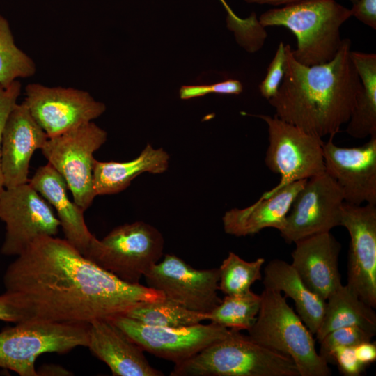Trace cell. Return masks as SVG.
<instances>
[{
	"label": "cell",
	"mask_w": 376,
	"mask_h": 376,
	"mask_svg": "<svg viewBox=\"0 0 376 376\" xmlns=\"http://www.w3.org/2000/svg\"><path fill=\"white\" fill-rule=\"evenodd\" d=\"M6 292L15 294L28 320L91 324L125 315L144 301L165 298L125 283L85 257L65 239L42 235L7 267Z\"/></svg>",
	"instance_id": "obj_1"
},
{
	"label": "cell",
	"mask_w": 376,
	"mask_h": 376,
	"mask_svg": "<svg viewBox=\"0 0 376 376\" xmlns=\"http://www.w3.org/2000/svg\"><path fill=\"white\" fill-rule=\"evenodd\" d=\"M285 72L276 95L268 100L275 116L318 138L335 136L347 124L361 89L350 58L351 41L343 39L335 57L305 65L285 45Z\"/></svg>",
	"instance_id": "obj_2"
},
{
	"label": "cell",
	"mask_w": 376,
	"mask_h": 376,
	"mask_svg": "<svg viewBox=\"0 0 376 376\" xmlns=\"http://www.w3.org/2000/svg\"><path fill=\"white\" fill-rule=\"evenodd\" d=\"M262 13L260 24L284 26L297 38L295 59L305 65L325 63L337 54L343 42L342 25L352 17L350 8L335 0H301Z\"/></svg>",
	"instance_id": "obj_3"
},
{
	"label": "cell",
	"mask_w": 376,
	"mask_h": 376,
	"mask_svg": "<svg viewBox=\"0 0 376 376\" xmlns=\"http://www.w3.org/2000/svg\"><path fill=\"white\" fill-rule=\"evenodd\" d=\"M171 376H300L289 357L230 329L224 338L175 363Z\"/></svg>",
	"instance_id": "obj_4"
},
{
	"label": "cell",
	"mask_w": 376,
	"mask_h": 376,
	"mask_svg": "<svg viewBox=\"0 0 376 376\" xmlns=\"http://www.w3.org/2000/svg\"><path fill=\"white\" fill-rule=\"evenodd\" d=\"M256 320L248 330L254 342L289 357L300 376H329L328 363L318 353L315 340L282 292L265 288Z\"/></svg>",
	"instance_id": "obj_5"
},
{
	"label": "cell",
	"mask_w": 376,
	"mask_h": 376,
	"mask_svg": "<svg viewBox=\"0 0 376 376\" xmlns=\"http://www.w3.org/2000/svg\"><path fill=\"white\" fill-rule=\"evenodd\" d=\"M164 244L155 227L135 221L113 228L101 240L94 236L84 256L120 280L136 285L159 261Z\"/></svg>",
	"instance_id": "obj_6"
},
{
	"label": "cell",
	"mask_w": 376,
	"mask_h": 376,
	"mask_svg": "<svg viewBox=\"0 0 376 376\" xmlns=\"http://www.w3.org/2000/svg\"><path fill=\"white\" fill-rule=\"evenodd\" d=\"M89 324L27 320L0 332V368L20 376H38L36 359L48 352L65 353L87 347Z\"/></svg>",
	"instance_id": "obj_7"
},
{
	"label": "cell",
	"mask_w": 376,
	"mask_h": 376,
	"mask_svg": "<svg viewBox=\"0 0 376 376\" xmlns=\"http://www.w3.org/2000/svg\"><path fill=\"white\" fill-rule=\"evenodd\" d=\"M252 116L262 119L267 125L269 145L265 162L272 173L281 177L279 184L261 197H269L294 182L325 173L322 139L275 115Z\"/></svg>",
	"instance_id": "obj_8"
},
{
	"label": "cell",
	"mask_w": 376,
	"mask_h": 376,
	"mask_svg": "<svg viewBox=\"0 0 376 376\" xmlns=\"http://www.w3.org/2000/svg\"><path fill=\"white\" fill-rule=\"evenodd\" d=\"M107 132L91 121L48 138L41 152L64 178L73 201L84 211L93 203V154L107 141Z\"/></svg>",
	"instance_id": "obj_9"
},
{
	"label": "cell",
	"mask_w": 376,
	"mask_h": 376,
	"mask_svg": "<svg viewBox=\"0 0 376 376\" xmlns=\"http://www.w3.org/2000/svg\"><path fill=\"white\" fill-rule=\"evenodd\" d=\"M0 220L6 225L1 253L19 256L39 236H54L60 221L49 203L29 184L5 188L0 195Z\"/></svg>",
	"instance_id": "obj_10"
},
{
	"label": "cell",
	"mask_w": 376,
	"mask_h": 376,
	"mask_svg": "<svg viewBox=\"0 0 376 376\" xmlns=\"http://www.w3.org/2000/svg\"><path fill=\"white\" fill-rule=\"evenodd\" d=\"M343 192L326 172L308 179L295 198L279 230L288 243L330 232L341 225Z\"/></svg>",
	"instance_id": "obj_11"
},
{
	"label": "cell",
	"mask_w": 376,
	"mask_h": 376,
	"mask_svg": "<svg viewBox=\"0 0 376 376\" xmlns=\"http://www.w3.org/2000/svg\"><path fill=\"white\" fill-rule=\"evenodd\" d=\"M23 102L49 138L93 121L106 110L88 91L39 83L26 85Z\"/></svg>",
	"instance_id": "obj_12"
},
{
	"label": "cell",
	"mask_w": 376,
	"mask_h": 376,
	"mask_svg": "<svg viewBox=\"0 0 376 376\" xmlns=\"http://www.w3.org/2000/svg\"><path fill=\"white\" fill-rule=\"evenodd\" d=\"M147 286L194 311L209 313L221 301L219 268L197 269L173 254H166L143 276Z\"/></svg>",
	"instance_id": "obj_13"
},
{
	"label": "cell",
	"mask_w": 376,
	"mask_h": 376,
	"mask_svg": "<svg viewBox=\"0 0 376 376\" xmlns=\"http://www.w3.org/2000/svg\"><path fill=\"white\" fill-rule=\"evenodd\" d=\"M134 343L157 357L178 363L226 337L230 329L211 322L182 327L150 326L125 315L111 319Z\"/></svg>",
	"instance_id": "obj_14"
},
{
	"label": "cell",
	"mask_w": 376,
	"mask_h": 376,
	"mask_svg": "<svg viewBox=\"0 0 376 376\" xmlns=\"http://www.w3.org/2000/svg\"><path fill=\"white\" fill-rule=\"evenodd\" d=\"M350 243L347 285L368 305L376 307V205L343 203L341 225Z\"/></svg>",
	"instance_id": "obj_15"
},
{
	"label": "cell",
	"mask_w": 376,
	"mask_h": 376,
	"mask_svg": "<svg viewBox=\"0 0 376 376\" xmlns=\"http://www.w3.org/2000/svg\"><path fill=\"white\" fill-rule=\"evenodd\" d=\"M329 136L323 142L325 172L340 188L344 201L376 205V134L357 147H340Z\"/></svg>",
	"instance_id": "obj_16"
},
{
	"label": "cell",
	"mask_w": 376,
	"mask_h": 376,
	"mask_svg": "<svg viewBox=\"0 0 376 376\" xmlns=\"http://www.w3.org/2000/svg\"><path fill=\"white\" fill-rule=\"evenodd\" d=\"M48 138L26 104L17 102L8 114L2 134L1 164L5 188L29 182L31 157Z\"/></svg>",
	"instance_id": "obj_17"
},
{
	"label": "cell",
	"mask_w": 376,
	"mask_h": 376,
	"mask_svg": "<svg viewBox=\"0 0 376 376\" xmlns=\"http://www.w3.org/2000/svg\"><path fill=\"white\" fill-rule=\"evenodd\" d=\"M295 244L291 265L311 291L327 300L342 284L338 269L340 242L327 232L305 237Z\"/></svg>",
	"instance_id": "obj_18"
},
{
	"label": "cell",
	"mask_w": 376,
	"mask_h": 376,
	"mask_svg": "<svg viewBox=\"0 0 376 376\" xmlns=\"http://www.w3.org/2000/svg\"><path fill=\"white\" fill-rule=\"evenodd\" d=\"M87 347L105 363L115 376H162L152 367L143 350L110 320L89 324Z\"/></svg>",
	"instance_id": "obj_19"
},
{
	"label": "cell",
	"mask_w": 376,
	"mask_h": 376,
	"mask_svg": "<svg viewBox=\"0 0 376 376\" xmlns=\"http://www.w3.org/2000/svg\"><path fill=\"white\" fill-rule=\"evenodd\" d=\"M29 182L56 210L65 239L84 255L94 235L86 224L84 211L69 198L64 178L47 163L37 169Z\"/></svg>",
	"instance_id": "obj_20"
},
{
	"label": "cell",
	"mask_w": 376,
	"mask_h": 376,
	"mask_svg": "<svg viewBox=\"0 0 376 376\" xmlns=\"http://www.w3.org/2000/svg\"><path fill=\"white\" fill-rule=\"evenodd\" d=\"M306 180L294 182L269 197H260L245 208L226 211L222 217L224 231L241 237L258 233L267 228L281 230L295 198Z\"/></svg>",
	"instance_id": "obj_21"
},
{
	"label": "cell",
	"mask_w": 376,
	"mask_h": 376,
	"mask_svg": "<svg viewBox=\"0 0 376 376\" xmlns=\"http://www.w3.org/2000/svg\"><path fill=\"white\" fill-rule=\"evenodd\" d=\"M170 157L163 148L147 144L139 155L127 162H100L95 159L93 186L95 196L115 194L125 190L132 181L143 173L165 172Z\"/></svg>",
	"instance_id": "obj_22"
},
{
	"label": "cell",
	"mask_w": 376,
	"mask_h": 376,
	"mask_svg": "<svg viewBox=\"0 0 376 376\" xmlns=\"http://www.w3.org/2000/svg\"><path fill=\"white\" fill-rule=\"evenodd\" d=\"M265 288L284 292L295 305L299 317L315 335L322 320L326 300L311 291L300 279L291 264L280 259L269 262L264 269Z\"/></svg>",
	"instance_id": "obj_23"
},
{
	"label": "cell",
	"mask_w": 376,
	"mask_h": 376,
	"mask_svg": "<svg viewBox=\"0 0 376 376\" xmlns=\"http://www.w3.org/2000/svg\"><path fill=\"white\" fill-rule=\"evenodd\" d=\"M350 58L361 83L346 133L361 139L376 134V54L350 51Z\"/></svg>",
	"instance_id": "obj_24"
},
{
	"label": "cell",
	"mask_w": 376,
	"mask_h": 376,
	"mask_svg": "<svg viewBox=\"0 0 376 376\" xmlns=\"http://www.w3.org/2000/svg\"><path fill=\"white\" fill-rule=\"evenodd\" d=\"M356 326L375 335L376 314L346 284H341L326 300L321 324L315 334L320 342L330 331L344 327Z\"/></svg>",
	"instance_id": "obj_25"
},
{
	"label": "cell",
	"mask_w": 376,
	"mask_h": 376,
	"mask_svg": "<svg viewBox=\"0 0 376 376\" xmlns=\"http://www.w3.org/2000/svg\"><path fill=\"white\" fill-rule=\"evenodd\" d=\"M125 316L147 325L166 327L191 326L209 320V313L189 310L166 297L142 302Z\"/></svg>",
	"instance_id": "obj_26"
},
{
	"label": "cell",
	"mask_w": 376,
	"mask_h": 376,
	"mask_svg": "<svg viewBox=\"0 0 376 376\" xmlns=\"http://www.w3.org/2000/svg\"><path fill=\"white\" fill-rule=\"evenodd\" d=\"M260 303V295L251 290L244 294L225 295L209 313L208 320L230 329L248 331L256 320Z\"/></svg>",
	"instance_id": "obj_27"
},
{
	"label": "cell",
	"mask_w": 376,
	"mask_h": 376,
	"mask_svg": "<svg viewBox=\"0 0 376 376\" xmlns=\"http://www.w3.org/2000/svg\"><path fill=\"white\" fill-rule=\"evenodd\" d=\"M34 61L15 43L8 19L0 14V86L6 88L36 72Z\"/></svg>",
	"instance_id": "obj_28"
},
{
	"label": "cell",
	"mask_w": 376,
	"mask_h": 376,
	"mask_svg": "<svg viewBox=\"0 0 376 376\" xmlns=\"http://www.w3.org/2000/svg\"><path fill=\"white\" fill-rule=\"evenodd\" d=\"M265 263L263 258L249 262L230 251L219 267V290L225 295L246 293L251 285L262 280L261 269Z\"/></svg>",
	"instance_id": "obj_29"
},
{
	"label": "cell",
	"mask_w": 376,
	"mask_h": 376,
	"mask_svg": "<svg viewBox=\"0 0 376 376\" xmlns=\"http://www.w3.org/2000/svg\"><path fill=\"white\" fill-rule=\"evenodd\" d=\"M374 336L359 327H340L330 331L320 341V349L318 354L329 364L331 363V354L335 349L354 347L361 343L371 341Z\"/></svg>",
	"instance_id": "obj_30"
},
{
	"label": "cell",
	"mask_w": 376,
	"mask_h": 376,
	"mask_svg": "<svg viewBox=\"0 0 376 376\" xmlns=\"http://www.w3.org/2000/svg\"><path fill=\"white\" fill-rule=\"evenodd\" d=\"M286 48L280 42L267 70L264 79L259 85L261 95L269 100L277 93L285 72Z\"/></svg>",
	"instance_id": "obj_31"
},
{
	"label": "cell",
	"mask_w": 376,
	"mask_h": 376,
	"mask_svg": "<svg viewBox=\"0 0 376 376\" xmlns=\"http://www.w3.org/2000/svg\"><path fill=\"white\" fill-rule=\"evenodd\" d=\"M242 83L237 79H227L212 84L183 86L180 89L181 99L187 100L209 93L238 95L242 92Z\"/></svg>",
	"instance_id": "obj_32"
},
{
	"label": "cell",
	"mask_w": 376,
	"mask_h": 376,
	"mask_svg": "<svg viewBox=\"0 0 376 376\" xmlns=\"http://www.w3.org/2000/svg\"><path fill=\"white\" fill-rule=\"evenodd\" d=\"M22 92V84L16 80L10 86L3 88L0 86V195L5 189L1 164L2 134L9 113L17 103Z\"/></svg>",
	"instance_id": "obj_33"
},
{
	"label": "cell",
	"mask_w": 376,
	"mask_h": 376,
	"mask_svg": "<svg viewBox=\"0 0 376 376\" xmlns=\"http://www.w3.org/2000/svg\"><path fill=\"white\" fill-rule=\"evenodd\" d=\"M331 363H335L339 370L346 376H358L365 368V366L358 361L354 347L335 349L331 354Z\"/></svg>",
	"instance_id": "obj_34"
},
{
	"label": "cell",
	"mask_w": 376,
	"mask_h": 376,
	"mask_svg": "<svg viewBox=\"0 0 376 376\" xmlns=\"http://www.w3.org/2000/svg\"><path fill=\"white\" fill-rule=\"evenodd\" d=\"M0 320L19 323L28 320V317L17 296L5 292L0 295Z\"/></svg>",
	"instance_id": "obj_35"
},
{
	"label": "cell",
	"mask_w": 376,
	"mask_h": 376,
	"mask_svg": "<svg viewBox=\"0 0 376 376\" xmlns=\"http://www.w3.org/2000/svg\"><path fill=\"white\" fill-rule=\"evenodd\" d=\"M350 9L352 16L376 29V0H357Z\"/></svg>",
	"instance_id": "obj_36"
},
{
	"label": "cell",
	"mask_w": 376,
	"mask_h": 376,
	"mask_svg": "<svg viewBox=\"0 0 376 376\" xmlns=\"http://www.w3.org/2000/svg\"><path fill=\"white\" fill-rule=\"evenodd\" d=\"M354 350L358 361L365 366L376 359V345L371 341L361 343Z\"/></svg>",
	"instance_id": "obj_37"
},
{
	"label": "cell",
	"mask_w": 376,
	"mask_h": 376,
	"mask_svg": "<svg viewBox=\"0 0 376 376\" xmlns=\"http://www.w3.org/2000/svg\"><path fill=\"white\" fill-rule=\"evenodd\" d=\"M38 375H71L72 373L58 365L51 364L41 366L37 370Z\"/></svg>",
	"instance_id": "obj_38"
},
{
	"label": "cell",
	"mask_w": 376,
	"mask_h": 376,
	"mask_svg": "<svg viewBox=\"0 0 376 376\" xmlns=\"http://www.w3.org/2000/svg\"><path fill=\"white\" fill-rule=\"evenodd\" d=\"M249 3L266 4L271 6H281L301 1V0H244ZM354 3L357 0H348Z\"/></svg>",
	"instance_id": "obj_39"
},
{
	"label": "cell",
	"mask_w": 376,
	"mask_h": 376,
	"mask_svg": "<svg viewBox=\"0 0 376 376\" xmlns=\"http://www.w3.org/2000/svg\"><path fill=\"white\" fill-rule=\"evenodd\" d=\"M220 1L224 5L225 9L227 11V13H230L233 12V10L230 9V8L228 6V4L226 3V1L224 0H220Z\"/></svg>",
	"instance_id": "obj_40"
}]
</instances>
